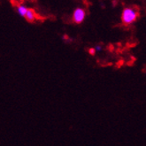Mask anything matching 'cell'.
I'll return each instance as SVG.
<instances>
[{
  "instance_id": "cell-1",
  "label": "cell",
  "mask_w": 146,
  "mask_h": 146,
  "mask_svg": "<svg viewBox=\"0 0 146 146\" xmlns=\"http://www.w3.org/2000/svg\"><path fill=\"white\" fill-rule=\"evenodd\" d=\"M137 18V12H135L132 8H125L121 14V21L123 24L129 25L133 23Z\"/></svg>"
},
{
  "instance_id": "cell-2",
  "label": "cell",
  "mask_w": 146,
  "mask_h": 146,
  "mask_svg": "<svg viewBox=\"0 0 146 146\" xmlns=\"http://www.w3.org/2000/svg\"><path fill=\"white\" fill-rule=\"evenodd\" d=\"M85 18V11L82 8H77V9L74 12L73 14V21L74 22L80 24L83 21Z\"/></svg>"
},
{
  "instance_id": "cell-3",
  "label": "cell",
  "mask_w": 146,
  "mask_h": 146,
  "mask_svg": "<svg viewBox=\"0 0 146 146\" xmlns=\"http://www.w3.org/2000/svg\"><path fill=\"white\" fill-rule=\"evenodd\" d=\"M25 19L27 20L29 22H33L35 21V20L36 19V13L33 9H29L27 12V14L25 16Z\"/></svg>"
},
{
  "instance_id": "cell-4",
  "label": "cell",
  "mask_w": 146,
  "mask_h": 146,
  "mask_svg": "<svg viewBox=\"0 0 146 146\" xmlns=\"http://www.w3.org/2000/svg\"><path fill=\"white\" fill-rule=\"evenodd\" d=\"M28 10H29V9H27V7L24 6V5H20V6L18 7V12H19V13H20L21 16H23V17L26 16Z\"/></svg>"
},
{
  "instance_id": "cell-5",
  "label": "cell",
  "mask_w": 146,
  "mask_h": 146,
  "mask_svg": "<svg viewBox=\"0 0 146 146\" xmlns=\"http://www.w3.org/2000/svg\"><path fill=\"white\" fill-rule=\"evenodd\" d=\"M95 50H94V49H90V54H92V55H93L94 53H95Z\"/></svg>"
}]
</instances>
